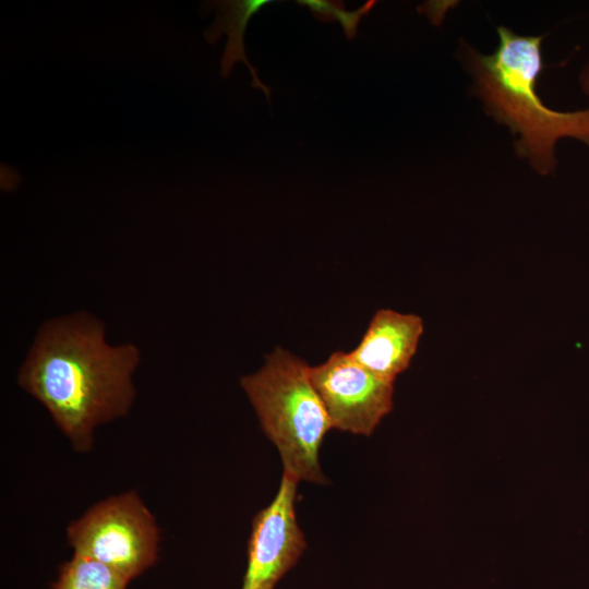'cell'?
I'll list each match as a JSON object with an SVG mask.
<instances>
[{"label": "cell", "instance_id": "6da1fadb", "mask_svg": "<svg viewBox=\"0 0 589 589\" xmlns=\"http://www.w3.org/2000/svg\"><path fill=\"white\" fill-rule=\"evenodd\" d=\"M133 344L109 345L104 323L86 312L44 322L17 384L49 412L76 453L94 446L97 426L125 417L136 396Z\"/></svg>", "mask_w": 589, "mask_h": 589}, {"label": "cell", "instance_id": "7a4b0ae2", "mask_svg": "<svg viewBox=\"0 0 589 589\" xmlns=\"http://www.w3.org/2000/svg\"><path fill=\"white\" fill-rule=\"evenodd\" d=\"M497 35L498 45L491 55L460 40L458 55L472 76L471 91L489 116L518 136L516 154L527 158L537 172L549 175L557 166L558 140L569 137L589 147V108L558 111L546 107L538 96L544 36L518 35L506 26H498Z\"/></svg>", "mask_w": 589, "mask_h": 589}, {"label": "cell", "instance_id": "3957f363", "mask_svg": "<svg viewBox=\"0 0 589 589\" xmlns=\"http://www.w3.org/2000/svg\"><path fill=\"white\" fill-rule=\"evenodd\" d=\"M309 371L302 359L276 347L257 372L241 377L240 385L278 449L284 471L298 481L324 484L328 481L318 453L333 426Z\"/></svg>", "mask_w": 589, "mask_h": 589}, {"label": "cell", "instance_id": "277c9868", "mask_svg": "<svg viewBox=\"0 0 589 589\" xmlns=\"http://www.w3.org/2000/svg\"><path fill=\"white\" fill-rule=\"evenodd\" d=\"M73 554L97 561L129 580L158 558L160 530L136 491L108 496L67 527Z\"/></svg>", "mask_w": 589, "mask_h": 589}, {"label": "cell", "instance_id": "5b68a950", "mask_svg": "<svg viewBox=\"0 0 589 589\" xmlns=\"http://www.w3.org/2000/svg\"><path fill=\"white\" fill-rule=\"evenodd\" d=\"M309 373L334 429L369 436L393 409L394 383L357 363L349 352H333Z\"/></svg>", "mask_w": 589, "mask_h": 589}, {"label": "cell", "instance_id": "8992f818", "mask_svg": "<svg viewBox=\"0 0 589 589\" xmlns=\"http://www.w3.org/2000/svg\"><path fill=\"white\" fill-rule=\"evenodd\" d=\"M298 482L284 471L275 497L253 517L240 589H274L305 550L294 508Z\"/></svg>", "mask_w": 589, "mask_h": 589}, {"label": "cell", "instance_id": "52a82bcc", "mask_svg": "<svg viewBox=\"0 0 589 589\" xmlns=\"http://www.w3.org/2000/svg\"><path fill=\"white\" fill-rule=\"evenodd\" d=\"M423 329V320L417 314L381 309L349 354L373 374L394 383L410 365Z\"/></svg>", "mask_w": 589, "mask_h": 589}, {"label": "cell", "instance_id": "ba28073f", "mask_svg": "<svg viewBox=\"0 0 589 589\" xmlns=\"http://www.w3.org/2000/svg\"><path fill=\"white\" fill-rule=\"evenodd\" d=\"M272 0H223L212 1L216 9V19L204 31V37L209 44L217 43L226 33L228 40L220 60L223 77H228L236 62L242 61L252 75V87L260 88L271 104V88L257 76V71L248 60L244 48V33L250 19Z\"/></svg>", "mask_w": 589, "mask_h": 589}, {"label": "cell", "instance_id": "9c48e42d", "mask_svg": "<svg viewBox=\"0 0 589 589\" xmlns=\"http://www.w3.org/2000/svg\"><path fill=\"white\" fill-rule=\"evenodd\" d=\"M129 582L105 564L73 554L61 565L53 589H127Z\"/></svg>", "mask_w": 589, "mask_h": 589}, {"label": "cell", "instance_id": "30bf717a", "mask_svg": "<svg viewBox=\"0 0 589 589\" xmlns=\"http://www.w3.org/2000/svg\"><path fill=\"white\" fill-rule=\"evenodd\" d=\"M375 0H369L354 11H346L344 1L335 10V21H338L348 40H352L357 35L360 20L366 15L375 5Z\"/></svg>", "mask_w": 589, "mask_h": 589}, {"label": "cell", "instance_id": "8fae6325", "mask_svg": "<svg viewBox=\"0 0 589 589\" xmlns=\"http://www.w3.org/2000/svg\"><path fill=\"white\" fill-rule=\"evenodd\" d=\"M298 4L308 7L313 15L321 22L335 21L334 14L340 1L332 0H298Z\"/></svg>", "mask_w": 589, "mask_h": 589}, {"label": "cell", "instance_id": "7c38bea8", "mask_svg": "<svg viewBox=\"0 0 589 589\" xmlns=\"http://www.w3.org/2000/svg\"><path fill=\"white\" fill-rule=\"evenodd\" d=\"M579 85L582 93L589 97V59L580 71Z\"/></svg>", "mask_w": 589, "mask_h": 589}]
</instances>
